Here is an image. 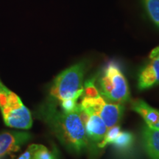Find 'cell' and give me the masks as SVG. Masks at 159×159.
<instances>
[{"label": "cell", "instance_id": "obj_1", "mask_svg": "<svg viewBox=\"0 0 159 159\" xmlns=\"http://www.w3.org/2000/svg\"><path fill=\"white\" fill-rule=\"evenodd\" d=\"M77 110L65 112L47 99L38 109L37 114L69 152L79 156L88 150V140Z\"/></svg>", "mask_w": 159, "mask_h": 159}, {"label": "cell", "instance_id": "obj_2", "mask_svg": "<svg viewBox=\"0 0 159 159\" xmlns=\"http://www.w3.org/2000/svg\"><path fill=\"white\" fill-rule=\"evenodd\" d=\"M96 85L100 96L110 102L124 105L130 99L126 77L116 61L105 64L96 75Z\"/></svg>", "mask_w": 159, "mask_h": 159}, {"label": "cell", "instance_id": "obj_3", "mask_svg": "<svg viewBox=\"0 0 159 159\" xmlns=\"http://www.w3.org/2000/svg\"><path fill=\"white\" fill-rule=\"evenodd\" d=\"M86 69V62L80 61L61 71L52 83L47 100L58 105L66 99L82 97Z\"/></svg>", "mask_w": 159, "mask_h": 159}, {"label": "cell", "instance_id": "obj_4", "mask_svg": "<svg viewBox=\"0 0 159 159\" xmlns=\"http://www.w3.org/2000/svg\"><path fill=\"white\" fill-rule=\"evenodd\" d=\"M0 111L4 122L10 128L28 130L33 125L31 113L20 97L0 80Z\"/></svg>", "mask_w": 159, "mask_h": 159}, {"label": "cell", "instance_id": "obj_5", "mask_svg": "<svg viewBox=\"0 0 159 159\" xmlns=\"http://www.w3.org/2000/svg\"><path fill=\"white\" fill-rule=\"evenodd\" d=\"M80 105L85 111L98 114L108 128L119 125L125 111L123 104L108 102L102 96L83 97Z\"/></svg>", "mask_w": 159, "mask_h": 159}, {"label": "cell", "instance_id": "obj_6", "mask_svg": "<svg viewBox=\"0 0 159 159\" xmlns=\"http://www.w3.org/2000/svg\"><path fill=\"white\" fill-rule=\"evenodd\" d=\"M77 111L85 127L89 156L91 159H96L100 151L99 144L104 138L108 128L101 117L96 113L85 111L80 108V104Z\"/></svg>", "mask_w": 159, "mask_h": 159}, {"label": "cell", "instance_id": "obj_7", "mask_svg": "<svg viewBox=\"0 0 159 159\" xmlns=\"http://www.w3.org/2000/svg\"><path fill=\"white\" fill-rule=\"evenodd\" d=\"M159 85V46L150 52L149 61L143 66L138 74L137 86L144 91Z\"/></svg>", "mask_w": 159, "mask_h": 159}, {"label": "cell", "instance_id": "obj_8", "mask_svg": "<svg viewBox=\"0 0 159 159\" xmlns=\"http://www.w3.org/2000/svg\"><path fill=\"white\" fill-rule=\"evenodd\" d=\"M32 135L25 131H5L0 134V159L17 152L29 142Z\"/></svg>", "mask_w": 159, "mask_h": 159}, {"label": "cell", "instance_id": "obj_9", "mask_svg": "<svg viewBox=\"0 0 159 159\" xmlns=\"http://www.w3.org/2000/svg\"><path fill=\"white\" fill-rule=\"evenodd\" d=\"M135 143L136 138L132 132L121 130L111 145L117 156L125 159L130 158L134 154Z\"/></svg>", "mask_w": 159, "mask_h": 159}, {"label": "cell", "instance_id": "obj_10", "mask_svg": "<svg viewBox=\"0 0 159 159\" xmlns=\"http://www.w3.org/2000/svg\"><path fill=\"white\" fill-rule=\"evenodd\" d=\"M144 149L150 159H159V129L145 125L142 130Z\"/></svg>", "mask_w": 159, "mask_h": 159}, {"label": "cell", "instance_id": "obj_11", "mask_svg": "<svg viewBox=\"0 0 159 159\" xmlns=\"http://www.w3.org/2000/svg\"><path fill=\"white\" fill-rule=\"evenodd\" d=\"M131 109L140 115L146 125L154 128L159 121V110L151 107L142 99H135L131 102Z\"/></svg>", "mask_w": 159, "mask_h": 159}, {"label": "cell", "instance_id": "obj_12", "mask_svg": "<svg viewBox=\"0 0 159 159\" xmlns=\"http://www.w3.org/2000/svg\"><path fill=\"white\" fill-rule=\"evenodd\" d=\"M142 2L149 19L159 29V0H142Z\"/></svg>", "mask_w": 159, "mask_h": 159}, {"label": "cell", "instance_id": "obj_13", "mask_svg": "<svg viewBox=\"0 0 159 159\" xmlns=\"http://www.w3.org/2000/svg\"><path fill=\"white\" fill-rule=\"evenodd\" d=\"M33 159H59V152L55 146L49 149L42 144H39Z\"/></svg>", "mask_w": 159, "mask_h": 159}, {"label": "cell", "instance_id": "obj_14", "mask_svg": "<svg viewBox=\"0 0 159 159\" xmlns=\"http://www.w3.org/2000/svg\"><path fill=\"white\" fill-rule=\"evenodd\" d=\"M121 130H121V127L119 125H116L115 126L108 128L102 141L99 144V150H102L108 145H111V143L114 142V139H116V137L118 136Z\"/></svg>", "mask_w": 159, "mask_h": 159}, {"label": "cell", "instance_id": "obj_15", "mask_svg": "<svg viewBox=\"0 0 159 159\" xmlns=\"http://www.w3.org/2000/svg\"><path fill=\"white\" fill-rule=\"evenodd\" d=\"M83 88H84L83 97H97L100 96L96 85V76L91 77L85 81L83 84Z\"/></svg>", "mask_w": 159, "mask_h": 159}, {"label": "cell", "instance_id": "obj_16", "mask_svg": "<svg viewBox=\"0 0 159 159\" xmlns=\"http://www.w3.org/2000/svg\"><path fill=\"white\" fill-rule=\"evenodd\" d=\"M39 144H35L30 145L28 148H27V150H26L22 154L20 155V156L16 159H33L35 152H36L38 148H39Z\"/></svg>", "mask_w": 159, "mask_h": 159}, {"label": "cell", "instance_id": "obj_17", "mask_svg": "<svg viewBox=\"0 0 159 159\" xmlns=\"http://www.w3.org/2000/svg\"><path fill=\"white\" fill-rule=\"evenodd\" d=\"M154 128H157V129H159V121H158V122L157 123V125H156V126L154 127Z\"/></svg>", "mask_w": 159, "mask_h": 159}]
</instances>
